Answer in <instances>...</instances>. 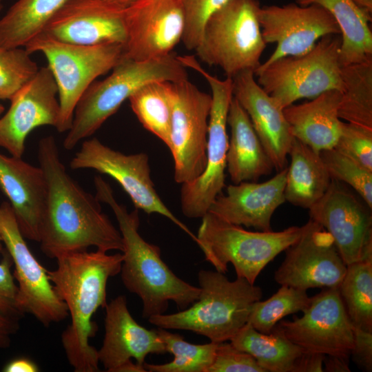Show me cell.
<instances>
[{
  "instance_id": "cell-1",
  "label": "cell",
  "mask_w": 372,
  "mask_h": 372,
  "mask_svg": "<svg viewBox=\"0 0 372 372\" xmlns=\"http://www.w3.org/2000/svg\"><path fill=\"white\" fill-rule=\"evenodd\" d=\"M38 161L46 183V199L39 229L41 250L48 257L95 247L123 251L121 234L103 212L100 201L68 173L53 136L42 138Z\"/></svg>"
},
{
  "instance_id": "cell-2",
  "label": "cell",
  "mask_w": 372,
  "mask_h": 372,
  "mask_svg": "<svg viewBox=\"0 0 372 372\" xmlns=\"http://www.w3.org/2000/svg\"><path fill=\"white\" fill-rule=\"evenodd\" d=\"M55 259L56 268L47 269V273L70 316L61 338L67 360L75 372L99 371L98 350L89 342L98 330L92 317L107 304V283L120 273L123 254L85 250L63 254Z\"/></svg>"
},
{
  "instance_id": "cell-3",
  "label": "cell",
  "mask_w": 372,
  "mask_h": 372,
  "mask_svg": "<svg viewBox=\"0 0 372 372\" xmlns=\"http://www.w3.org/2000/svg\"><path fill=\"white\" fill-rule=\"evenodd\" d=\"M95 196L110 206L118 223L123 242L121 277L125 287L142 301V316L148 319L164 313L169 302L180 309L199 298L200 287L178 277L161 258L159 247L143 239L138 232V209L129 212L115 198L110 184L101 176L94 178Z\"/></svg>"
},
{
  "instance_id": "cell-4",
  "label": "cell",
  "mask_w": 372,
  "mask_h": 372,
  "mask_svg": "<svg viewBox=\"0 0 372 372\" xmlns=\"http://www.w3.org/2000/svg\"><path fill=\"white\" fill-rule=\"evenodd\" d=\"M198 280L200 293L191 307L152 316L148 321L165 329L190 331L214 343L229 341L247 322L254 303L261 300L260 287L244 278L229 280L216 270H200Z\"/></svg>"
},
{
  "instance_id": "cell-5",
  "label": "cell",
  "mask_w": 372,
  "mask_h": 372,
  "mask_svg": "<svg viewBox=\"0 0 372 372\" xmlns=\"http://www.w3.org/2000/svg\"><path fill=\"white\" fill-rule=\"evenodd\" d=\"M187 69L178 56L171 53L143 61L123 56L107 77L95 80L79 99L71 127L63 142L64 148L71 150L93 135L125 100L145 84L188 79Z\"/></svg>"
},
{
  "instance_id": "cell-6",
  "label": "cell",
  "mask_w": 372,
  "mask_h": 372,
  "mask_svg": "<svg viewBox=\"0 0 372 372\" xmlns=\"http://www.w3.org/2000/svg\"><path fill=\"white\" fill-rule=\"evenodd\" d=\"M302 227L251 231L227 222L208 211L202 217L196 242L205 260L225 273L231 263L237 277L254 284L262 269L300 236Z\"/></svg>"
},
{
  "instance_id": "cell-7",
  "label": "cell",
  "mask_w": 372,
  "mask_h": 372,
  "mask_svg": "<svg viewBox=\"0 0 372 372\" xmlns=\"http://www.w3.org/2000/svg\"><path fill=\"white\" fill-rule=\"evenodd\" d=\"M258 0H229L207 20L196 55L220 67L227 77L260 65L266 48L259 22Z\"/></svg>"
},
{
  "instance_id": "cell-8",
  "label": "cell",
  "mask_w": 372,
  "mask_h": 372,
  "mask_svg": "<svg viewBox=\"0 0 372 372\" xmlns=\"http://www.w3.org/2000/svg\"><path fill=\"white\" fill-rule=\"evenodd\" d=\"M341 37H322L309 52L280 58L254 72L257 83L282 110L301 99L331 90H342Z\"/></svg>"
},
{
  "instance_id": "cell-9",
  "label": "cell",
  "mask_w": 372,
  "mask_h": 372,
  "mask_svg": "<svg viewBox=\"0 0 372 372\" xmlns=\"http://www.w3.org/2000/svg\"><path fill=\"white\" fill-rule=\"evenodd\" d=\"M30 54L42 53L48 61L58 89L59 117L56 129L68 132L79 99L99 76L112 70L124 56L121 43L94 45L59 42L43 35L25 47Z\"/></svg>"
},
{
  "instance_id": "cell-10",
  "label": "cell",
  "mask_w": 372,
  "mask_h": 372,
  "mask_svg": "<svg viewBox=\"0 0 372 372\" xmlns=\"http://www.w3.org/2000/svg\"><path fill=\"white\" fill-rule=\"evenodd\" d=\"M187 68L200 74L211 90L209 117L207 163L203 173L194 180L182 184L180 206L184 216L195 218L206 214L225 186L226 157L229 145L227 115L233 98V79H219L206 71L194 56H178Z\"/></svg>"
},
{
  "instance_id": "cell-11",
  "label": "cell",
  "mask_w": 372,
  "mask_h": 372,
  "mask_svg": "<svg viewBox=\"0 0 372 372\" xmlns=\"http://www.w3.org/2000/svg\"><path fill=\"white\" fill-rule=\"evenodd\" d=\"M0 236L14 266L17 307L45 327L64 320L69 315L45 269L30 250L9 202L0 205Z\"/></svg>"
},
{
  "instance_id": "cell-12",
  "label": "cell",
  "mask_w": 372,
  "mask_h": 372,
  "mask_svg": "<svg viewBox=\"0 0 372 372\" xmlns=\"http://www.w3.org/2000/svg\"><path fill=\"white\" fill-rule=\"evenodd\" d=\"M72 169H90L114 179L128 194L135 208L169 219L194 241L196 236L169 209L158 194L150 176L146 153L125 154L93 137L85 140L70 163Z\"/></svg>"
},
{
  "instance_id": "cell-13",
  "label": "cell",
  "mask_w": 372,
  "mask_h": 372,
  "mask_svg": "<svg viewBox=\"0 0 372 372\" xmlns=\"http://www.w3.org/2000/svg\"><path fill=\"white\" fill-rule=\"evenodd\" d=\"M170 150L177 183H189L204 171L211 95L185 79L173 83Z\"/></svg>"
},
{
  "instance_id": "cell-14",
  "label": "cell",
  "mask_w": 372,
  "mask_h": 372,
  "mask_svg": "<svg viewBox=\"0 0 372 372\" xmlns=\"http://www.w3.org/2000/svg\"><path fill=\"white\" fill-rule=\"evenodd\" d=\"M299 238L286 250L274 273L280 285L307 291L338 287L347 271L330 234L311 218L302 226Z\"/></svg>"
},
{
  "instance_id": "cell-15",
  "label": "cell",
  "mask_w": 372,
  "mask_h": 372,
  "mask_svg": "<svg viewBox=\"0 0 372 372\" xmlns=\"http://www.w3.org/2000/svg\"><path fill=\"white\" fill-rule=\"evenodd\" d=\"M300 318L280 320L276 327L294 344L311 353L350 355L353 326L346 312L338 287L325 288L311 297Z\"/></svg>"
},
{
  "instance_id": "cell-16",
  "label": "cell",
  "mask_w": 372,
  "mask_h": 372,
  "mask_svg": "<svg viewBox=\"0 0 372 372\" xmlns=\"http://www.w3.org/2000/svg\"><path fill=\"white\" fill-rule=\"evenodd\" d=\"M308 209L310 218L330 234L347 265L372 258L371 209L340 181L332 179Z\"/></svg>"
},
{
  "instance_id": "cell-17",
  "label": "cell",
  "mask_w": 372,
  "mask_h": 372,
  "mask_svg": "<svg viewBox=\"0 0 372 372\" xmlns=\"http://www.w3.org/2000/svg\"><path fill=\"white\" fill-rule=\"evenodd\" d=\"M258 17L265 42L277 44L273 54L262 65L284 56L303 55L311 51L322 37L340 34L333 16L316 4L263 6Z\"/></svg>"
},
{
  "instance_id": "cell-18",
  "label": "cell",
  "mask_w": 372,
  "mask_h": 372,
  "mask_svg": "<svg viewBox=\"0 0 372 372\" xmlns=\"http://www.w3.org/2000/svg\"><path fill=\"white\" fill-rule=\"evenodd\" d=\"M124 56L143 61L170 54L185 25L180 0H136L124 10Z\"/></svg>"
},
{
  "instance_id": "cell-19",
  "label": "cell",
  "mask_w": 372,
  "mask_h": 372,
  "mask_svg": "<svg viewBox=\"0 0 372 372\" xmlns=\"http://www.w3.org/2000/svg\"><path fill=\"white\" fill-rule=\"evenodd\" d=\"M10 100L8 110L0 117V147L21 158L26 138L33 130L44 125L56 127L58 123V89L50 68H39Z\"/></svg>"
},
{
  "instance_id": "cell-20",
  "label": "cell",
  "mask_w": 372,
  "mask_h": 372,
  "mask_svg": "<svg viewBox=\"0 0 372 372\" xmlns=\"http://www.w3.org/2000/svg\"><path fill=\"white\" fill-rule=\"evenodd\" d=\"M105 309V335L98 358L106 371L146 372L147 355L167 353L156 330L147 329L133 318L125 296L116 297Z\"/></svg>"
},
{
  "instance_id": "cell-21",
  "label": "cell",
  "mask_w": 372,
  "mask_h": 372,
  "mask_svg": "<svg viewBox=\"0 0 372 372\" xmlns=\"http://www.w3.org/2000/svg\"><path fill=\"white\" fill-rule=\"evenodd\" d=\"M124 10L103 0H70L39 35L75 45H124Z\"/></svg>"
},
{
  "instance_id": "cell-22",
  "label": "cell",
  "mask_w": 372,
  "mask_h": 372,
  "mask_svg": "<svg viewBox=\"0 0 372 372\" xmlns=\"http://www.w3.org/2000/svg\"><path fill=\"white\" fill-rule=\"evenodd\" d=\"M233 79V96L245 110L273 167H286L294 137L283 110L259 85L254 72L245 70Z\"/></svg>"
},
{
  "instance_id": "cell-23",
  "label": "cell",
  "mask_w": 372,
  "mask_h": 372,
  "mask_svg": "<svg viewBox=\"0 0 372 372\" xmlns=\"http://www.w3.org/2000/svg\"><path fill=\"white\" fill-rule=\"evenodd\" d=\"M287 169L263 183L245 181L228 185L226 194H219L209 211L234 225L271 231L272 216L285 201Z\"/></svg>"
},
{
  "instance_id": "cell-24",
  "label": "cell",
  "mask_w": 372,
  "mask_h": 372,
  "mask_svg": "<svg viewBox=\"0 0 372 372\" xmlns=\"http://www.w3.org/2000/svg\"><path fill=\"white\" fill-rule=\"evenodd\" d=\"M0 189L8 198L24 238L39 242L47 192L42 169L21 158L0 153Z\"/></svg>"
},
{
  "instance_id": "cell-25",
  "label": "cell",
  "mask_w": 372,
  "mask_h": 372,
  "mask_svg": "<svg viewBox=\"0 0 372 372\" xmlns=\"http://www.w3.org/2000/svg\"><path fill=\"white\" fill-rule=\"evenodd\" d=\"M340 97V90H331L309 102L283 109L292 136L319 153L333 148L342 125L338 116Z\"/></svg>"
},
{
  "instance_id": "cell-26",
  "label": "cell",
  "mask_w": 372,
  "mask_h": 372,
  "mask_svg": "<svg viewBox=\"0 0 372 372\" xmlns=\"http://www.w3.org/2000/svg\"><path fill=\"white\" fill-rule=\"evenodd\" d=\"M227 124L231 137L226 157L227 172L234 184L256 181L272 172L273 165L259 140L249 116L234 97Z\"/></svg>"
},
{
  "instance_id": "cell-27",
  "label": "cell",
  "mask_w": 372,
  "mask_h": 372,
  "mask_svg": "<svg viewBox=\"0 0 372 372\" xmlns=\"http://www.w3.org/2000/svg\"><path fill=\"white\" fill-rule=\"evenodd\" d=\"M289 155L285 187V200L309 209L327 192L332 180L320 153L294 138Z\"/></svg>"
},
{
  "instance_id": "cell-28",
  "label": "cell",
  "mask_w": 372,
  "mask_h": 372,
  "mask_svg": "<svg viewBox=\"0 0 372 372\" xmlns=\"http://www.w3.org/2000/svg\"><path fill=\"white\" fill-rule=\"evenodd\" d=\"M298 5L316 4L326 9L337 22L341 37L342 65L372 60L371 14L353 0H296Z\"/></svg>"
},
{
  "instance_id": "cell-29",
  "label": "cell",
  "mask_w": 372,
  "mask_h": 372,
  "mask_svg": "<svg viewBox=\"0 0 372 372\" xmlns=\"http://www.w3.org/2000/svg\"><path fill=\"white\" fill-rule=\"evenodd\" d=\"M229 341L253 356L265 372H302L307 351L290 341L276 327L266 334L247 322Z\"/></svg>"
},
{
  "instance_id": "cell-30",
  "label": "cell",
  "mask_w": 372,
  "mask_h": 372,
  "mask_svg": "<svg viewBox=\"0 0 372 372\" xmlns=\"http://www.w3.org/2000/svg\"><path fill=\"white\" fill-rule=\"evenodd\" d=\"M70 0H17L0 18V47L24 48Z\"/></svg>"
},
{
  "instance_id": "cell-31",
  "label": "cell",
  "mask_w": 372,
  "mask_h": 372,
  "mask_svg": "<svg viewBox=\"0 0 372 372\" xmlns=\"http://www.w3.org/2000/svg\"><path fill=\"white\" fill-rule=\"evenodd\" d=\"M173 83L153 81L129 99L131 108L142 125L165 145H170Z\"/></svg>"
},
{
  "instance_id": "cell-32",
  "label": "cell",
  "mask_w": 372,
  "mask_h": 372,
  "mask_svg": "<svg viewBox=\"0 0 372 372\" xmlns=\"http://www.w3.org/2000/svg\"><path fill=\"white\" fill-rule=\"evenodd\" d=\"M341 76L339 118L372 129V60L342 65Z\"/></svg>"
},
{
  "instance_id": "cell-33",
  "label": "cell",
  "mask_w": 372,
  "mask_h": 372,
  "mask_svg": "<svg viewBox=\"0 0 372 372\" xmlns=\"http://www.w3.org/2000/svg\"><path fill=\"white\" fill-rule=\"evenodd\" d=\"M338 290L353 326L372 332V258L347 265Z\"/></svg>"
},
{
  "instance_id": "cell-34",
  "label": "cell",
  "mask_w": 372,
  "mask_h": 372,
  "mask_svg": "<svg viewBox=\"0 0 372 372\" xmlns=\"http://www.w3.org/2000/svg\"><path fill=\"white\" fill-rule=\"evenodd\" d=\"M156 332L164 343L167 353L174 359L165 364H148L143 366L149 372H208L212 364L218 343L195 344L188 342L178 333L158 327Z\"/></svg>"
},
{
  "instance_id": "cell-35",
  "label": "cell",
  "mask_w": 372,
  "mask_h": 372,
  "mask_svg": "<svg viewBox=\"0 0 372 372\" xmlns=\"http://www.w3.org/2000/svg\"><path fill=\"white\" fill-rule=\"evenodd\" d=\"M280 286L270 298L258 300L253 305L247 322L261 333H271L283 318L304 311L310 304L311 297L306 290Z\"/></svg>"
},
{
  "instance_id": "cell-36",
  "label": "cell",
  "mask_w": 372,
  "mask_h": 372,
  "mask_svg": "<svg viewBox=\"0 0 372 372\" xmlns=\"http://www.w3.org/2000/svg\"><path fill=\"white\" fill-rule=\"evenodd\" d=\"M39 69L25 48L0 47V100L10 99Z\"/></svg>"
},
{
  "instance_id": "cell-37",
  "label": "cell",
  "mask_w": 372,
  "mask_h": 372,
  "mask_svg": "<svg viewBox=\"0 0 372 372\" xmlns=\"http://www.w3.org/2000/svg\"><path fill=\"white\" fill-rule=\"evenodd\" d=\"M320 155L331 178L351 186L372 209V172L335 148Z\"/></svg>"
},
{
  "instance_id": "cell-38",
  "label": "cell",
  "mask_w": 372,
  "mask_h": 372,
  "mask_svg": "<svg viewBox=\"0 0 372 372\" xmlns=\"http://www.w3.org/2000/svg\"><path fill=\"white\" fill-rule=\"evenodd\" d=\"M229 0H180L185 17L181 41L192 50L198 45L208 18Z\"/></svg>"
},
{
  "instance_id": "cell-39",
  "label": "cell",
  "mask_w": 372,
  "mask_h": 372,
  "mask_svg": "<svg viewBox=\"0 0 372 372\" xmlns=\"http://www.w3.org/2000/svg\"><path fill=\"white\" fill-rule=\"evenodd\" d=\"M333 148L372 172V129L342 122Z\"/></svg>"
},
{
  "instance_id": "cell-40",
  "label": "cell",
  "mask_w": 372,
  "mask_h": 372,
  "mask_svg": "<svg viewBox=\"0 0 372 372\" xmlns=\"http://www.w3.org/2000/svg\"><path fill=\"white\" fill-rule=\"evenodd\" d=\"M208 372H265L253 356L236 348L231 342L217 344Z\"/></svg>"
},
{
  "instance_id": "cell-41",
  "label": "cell",
  "mask_w": 372,
  "mask_h": 372,
  "mask_svg": "<svg viewBox=\"0 0 372 372\" xmlns=\"http://www.w3.org/2000/svg\"><path fill=\"white\" fill-rule=\"evenodd\" d=\"M0 261V311L19 318L23 316L17 307L18 287L11 267L12 260L6 249Z\"/></svg>"
},
{
  "instance_id": "cell-42",
  "label": "cell",
  "mask_w": 372,
  "mask_h": 372,
  "mask_svg": "<svg viewBox=\"0 0 372 372\" xmlns=\"http://www.w3.org/2000/svg\"><path fill=\"white\" fill-rule=\"evenodd\" d=\"M350 355L362 370L372 371V332L353 326V346Z\"/></svg>"
},
{
  "instance_id": "cell-43",
  "label": "cell",
  "mask_w": 372,
  "mask_h": 372,
  "mask_svg": "<svg viewBox=\"0 0 372 372\" xmlns=\"http://www.w3.org/2000/svg\"><path fill=\"white\" fill-rule=\"evenodd\" d=\"M19 320L0 311V349L10 347L12 335L19 329Z\"/></svg>"
},
{
  "instance_id": "cell-44",
  "label": "cell",
  "mask_w": 372,
  "mask_h": 372,
  "mask_svg": "<svg viewBox=\"0 0 372 372\" xmlns=\"http://www.w3.org/2000/svg\"><path fill=\"white\" fill-rule=\"evenodd\" d=\"M349 357L344 355H325L323 371L327 372H349Z\"/></svg>"
},
{
  "instance_id": "cell-45",
  "label": "cell",
  "mask_w": 372,
  "mask_h": 372,
  "mask_svg": "<svg viewBox=\"0 0 372 372\" xmlns=\"http://www.w3.org/2000/svg\"><path fill=\"white\" fill-rule=\"evenodd\" d=\"M4 372H37L39 367L32 360L18 358L7 363L2 369Z\"/></svg>"
},
{
  "instance_id": "cell-46",
  "label": "cell",
  "mask_w": 372,
  "mask_h": 372,
  "mask_svg": "<svg viewBox=\"0 0 372 372\" xmlns=\"http://www.w3.org/2000/svg\"><path fill=\"white\" fill-rule=\"evenodd\" d=\"M325 355L307 352L302 362V372H322Z\"/></svg>"
},
{
  "instance_id": "cell-47",
  "label": "cell",
  "mask_w": 372,
  "mask_h": 372,
  "mask_svg": "<svg viewBox=\"0 0 372 372\" xmlns=\"http://www.w3.org/2000/svg\"><path fill=\"white\" fill-rule=\"evenodd\" d=\"M107 3L118 7L119 8L125 9L136 0H103Z\"/></svg>"
},
{
  "instance_id": "cell-48",
  "label": "cell",
  "mask_w": 372,
  "mask_h": 372,
  "mask_svg": "<svg viewBox=\"0 0 372 372\" xmlns=\"http://www.w3.org/2000/svg\"><path fill=\"white\" fill-rule=\"evenodd\" d=\"M360 8L372 14V0H353Z\"/></svg>"
},
{
  "instance_id": "cell-49",
  "label": "cell",
  "mask_w": 372,
  "mask_h": 372,
  "mask_svg": "<svg viewBox=\"0 0 372 372\" xmlns=\"http://www.w3.org/2000/svg\"><path fill=\"white\" fill-rule=\"evenodd\" d=\"M4 251V249H3V242H2V240H1V236H0V252H2Z\"/></svg>"
},
{
  "instance_id": "cell-50",
  "label": "cell",
  "mask_w": 372,
  "mask_h": 372,
  "mask_svg": "<svg viewBox=\"0 0 372 372\" xmlns=\"http://www.w3.org/2000/svg\"><path fill=\"white\" fill-rule=\"evenodd\" d=\"M3 111H4V107L0 103V117L2 113L3 112Z\"/></svg>"
},
{
  "instance_id": "cell-51",
  "label": "cell",
  "mask_w": 372,
  "mask_h": 372,
  "mask_svg": "<svg viewBox=\"0 0 372 372\" xmlns=\"http://www.w3.org/2000/svg\"><path fill=\"white\" fill-rule=\"evenodd\" d=\"M3 7V0H0V11L2 10Z\"/></svg>"
}]
</instances>
